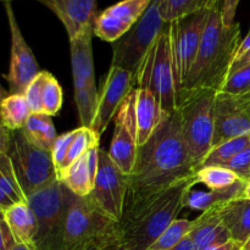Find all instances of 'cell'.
<instances>
[{
	"mask_svg": "<svg viewBox=\"0 0 250 250\" xmlns=\"http://www.w3.org/2000/svg\"><path fill=\"white\" fill-rule=\"evenodd\" d=\"M71 192L60 181L33 193L27 204L37 219L36 250H61L63 224Z\"/></svg>",
	"mask_w": 250,
	"mask_h": 250,
	"instance_id": "cell-6",
	"label": "cell"
},
{
	"mask_svg": "<svg viewBox=\"0 0 250 250\" xmlns=\"http://www.w3.org/2000/svg\"><path fill=\"white\" fill-rule=\"evenodd\" d=\"M209 12L210 10H203L168 23L177 94L197 58Z\"/></svg>",
	"mask_w": 250,
	"mask_h": 250,
	"instance_id": "cell-10",
	"label": "cell"
},
{
	"mask_svg": "<svg viewBox=\"0 0 250 250\" xmlns=\"http://www.w3.org/2000/svg\"><path fill=\"white\" fill-rule=\"evenodd\" d=\"M220 6L209 12L199 50L189 75L178 90L177 105L181 100L203 90L219 92L229 76L232 61L241 44V24L225 26Z\"/></svg>",
	"mask_w": 250,
	"mask_h": 250,
	"instance_id": "cell-2",
	"label": "cell"
},
{
	"mask_svg": "<svg viewBox=\"0 0 250 250\" xmlns=\"http://www.w3.org/2000/svg\"><path fill=\"white\" fill-rule=\"evenodd\" d=\"M117 224L107 217L90 197L71 193L66 212L61 250H90L116 241Z\"/></svg>",
	"mask_w": 250,
	"mask_h": 250,
	"instance_id": "cell-4",
	"label": "cell"
},
{
	"mask_svg": "<svg viewBox=\"0 0 250 250\" xmlns=\"http://www.w3.org/2000/svg\"><path fill=\"white\" fill-rule=\"evenodd\" d=\"M197 172L177 110L137 150L133 171L127 176L124 215L119 224L128 221L165 190Z\"/></svg>",
	"mask_w": 250,
	"mask_h": 250,
	"instance_id": "cell-1",
	"label": "cell"
},
{
	"mask_svg": "<svg viewBox=\"0 0 250 250\" xmlns=\"http://www.w3.org/2000/svg\"><path fill=\"white\" fill-rule=\"evenodd\" d=\"M93 27H89L75 38L70 39L71 63L75 92L89 85H95L94 65H93L92 37Z\"/></svg>",
	"mask_w": 250,
	"mask_h": 250,
	"instance_id": "cell-19",
	"label": "cell"
},
{
	"mask_svg": "<svg viewBox=\"0 0 250 250\" xmlns=\"http://www.w3.org/2000/svg\"><path fill=\"white\" fill-rule=\"evenodd\" d=\"M11 141V131L4 126L0 120V154H6Z\"/></svg>",
	"mask_w": 250,
	"mask_h": 250,
	"instance_id": "cell-41",
	"label": "cell"
},
{
	"mask_svg": "<svg viewBox=\"0 0 250 250\" xmlns=\"http://www.w3.org/2000/svg\"><path fill=\"white\" fill-rule=\"evenodd\" d=\"M220 215L232 241L243 248L250 238V199L241 197L226 203Z\"/></svg>",
	"mask_w": 250,
	"mask_h": 250,
	"instance_id": "cell-21",
	"label": "cell"
},
{
	"mask_svg": "<svg viewBox=\"0 0 250 250\" xmlns=\"http://www.w3.org/2000/svg\"><path fill=\"white\" fill-rule=\"evenodd\" d=\"M42 1H45V0H42Z\"/></svg>",
	"mask_w": 250,
	"mask_h": 250,
	"instance_id": "cell-50",
	"label": "cell"
},
{
	"mask_svg": "<svg viewBox=\"0 0 250 250\" xmlns=\"http://www.w3.org/2000/svg\"><path fill=\"white\" fill-rule=\"evenodd\" d=\"M4 219H5V211H4V210L0 209V221H1V220H4Z\"/></svg>",
	"mask_w": 250,
	"mask_h": 250,
	"instance_id": "cell-49",
	"label": "cell"
},
{
	"mask_svg": "<svg viewBox=\"0 0 250 250\" xmlns=\"http://www.w3.org/2000/svg\"><path fill=\"white\" fill-rule=\"evenodd\" d=\"M138 88L148 89L155 97L164 114L177 111V85L171 55L168 23L150 46L134 73Z\"/></svg>",
	"mask_w": 250,
	"mask_h": 250,
	"instance_id": "cell-5",
	"label": "cell"
},
{
	"mask_svg": "<svg viewBox=\"0 0 250 250\" xmlns=\"http://www.w3.org/2000/svg\"><path fill=\"white\" fill-rule=\"evenodd\" d=\"M12 250H34V249L29 248V247H26V246H22V244H16L15 248Z\"/></svg>",
	"mask_w": 250,
	"mask_h": 250,
	"instance_id": "cell-47",
	"label": "cell"
},
{
	"mask_svg": "<svg viewBox=\"0 0 250 250\" xmlns=\"http://www.w3.org/2000/svg\"><path fill=\"white\" fill-rule=\"evenodd\" d=\"M134 109L137 121V146H142L151 138L154 132L165 121L167 115L164 114L158 100L148 89L133 87Z\"/></svg>",
	"mask_w": 250,
	"mask_h": 250,
	"instance_id": "cell-18",
	"label": "cell"
},
{
	"mask_svg": "<svg viewBox=\"0 0 250 250\" xmlns=\"http://www.w3.org/2000/svg\"><path fill=\"white\" fill-rule=\"evenodd\" d=\"M7 95H9V93H7L6 90L1 87V84H0V103H1L2 100L7 97Z\"/></svg>",
	"mask_w": 250,
	"mask_h": 250,
	"instance_id": "cell-46",
	"label": "cell"
},
{
	"mask_svg": "<svg viewBox=\"0 0 250 250\" xmlns=\"http://www.w3.org/2000/svg\"><path fill=\"white\" fill-rule=\"evenodd\" d=\"M94 146H99V137L87 127L77 128V133H76V137L73 138L70 149H68L67 161H66V173H67L68 168L71 167L73 163H76L81 156L84 155L88 150H90Z\"/></svg>",
	"mask_w": 250,
	"mask_h": 250,
	"instance_id": "cell-31",
	"label": "cell"
},
{
	"mask_svg": "<svg viewBox=\"0 0 250 250\" xmlns=\"http://www.w3.org/2000/svg\"><path fill=\"white\" fill-rule=\"evenodd\" d=\"M4 220L17 244L36 250L34 241L37 234V219L27 202L16 203L5 210Z\"/></svg>",
	"mask_w": 250,
	"mask_h": 250,
	"instance_id": "cell-22",
	"label": "cell"
},
{
	"mask_svg": "<svg viewBox=\"0 0 250 250\" xmlns=\"http://www.w3.org/2000/svg\"><path fill=\"white\" fill-rule=\"evenodd\" d=\"M76 133H77V129H73V131L66 132V133H62L61 136H58L55 143H54L53 149H51V155H53L54 166H55L56 177H58V180L60 182L65 178L68 149H70L73 138L76 137Z\"/></svg>",
	"mask_w": 250,
	"mask_h": 250,
	"instance_id": "cell-34",
	"label": "cell"
},
{
	"mask_svg": "<svg viewBox=\"0 0 250 250\" xmlns=\"http://www.w3.org/2000/svg\"><path fill=\"white\" fill-rule=\"evenodd\" d=\"M250 146V133L244 134V136L236 137V138L229 139L224 143L219 144L216 146H212L211 150L207 154L204 160L199 165V168L210 167V166H224L225 164L229 163V160L238 155L241 151L248 148Z\"/></svg>",
	"mask_w": 250,
	"mask_h": 250,
	"instance_id": "cell-27",
	"label": "cell"
},
{
	"mask_svg": "<svg viewBox=\"0 0 250 250\" xmlns=\"http://www.w3.org/2000/svg\"><path fill=\"white\" fill-rule=\"evenodd\" d=\"M210 250H242V247L231 239V241L227 242V243L222 244V246H219V247H215V248Z\"/></svg>",
	"mask_w": 250,
	"mask_h": 250,
	"instance_id": "cell-43",
	"label": "cell"
},
{
	"mask_svg": "<svg viewBox=\"0 0 250 250\" xmlns=\"http://www.w3.org/2000/svg\"><path fill=\"white\" fill-rule=\"evenodd\" d=\"M243 198L250 199V181H249V182H247L246 189H244V193H243Z\"/></svg>",
	"mask_w": 250,
	"mask_h": 250,
	"instance_id": "cell-45",
	"label": "cell"
},
{
	"mask_svg": "<svg viewBox=\"0 0 250 250\" xmlns=\"http://www.w3.org/2000/svg\"><path fill=\"white\" fill-rule=\"evenodd\" d=\"M45 5L65 26L72 39L89 27L97 17V0H45Z\"/></svg>",
	"mask_w": 250,
	"mask_h": 250,
	"instance_id": "cell-17",
	"label": "cell"
},
{
	"mask_svg": "<svg viewBox=\"0 0 250 250\" xmlns=\"http://www.w3.org/2000/svg\"><path fill=\"white\" fill-rule=\"evenodd\" d=\"M133 87L134 73L116 66L110 67L103 81L100 90H98L97 110L90 126V129L99 138Z\"/></svg>",
	"mask_w": 250,
	"mask_h": 250,
	"instance_id": "cell-15",
	"label": "cell"
},
{
	"mask_svg": "<svg viewBox=\"0 0 250 250\" xmlns=\"http://www.w3.org/2000/svg\"><path fill=\"white\" fill-rule=\"evenodd\" d=\"M168 250H197V248H195V244L194 242H193V239L190 238V236L188 234V236L185 237L180 243L176 244L175 247H172V248Z\"/></svg>",
	"mask_w": 250,
	"mask_h": 250,
	"instance_id": "cell-42",
	"label": "cell"
},
{
	"mask_svg": "<svg viewBox=\"0 0 250 250\" xmlns=\"http://www.w3.org/2000/svg\"><path fill=\"white\" fill-rule=\"evenodd\" d=\"M46 71H41L39 75L29 83L24 90L23 95L31 107L32 114H43V104H42V93H43L44 81L46 77Z\"/></svg>",
	"mask_w": 250,
	"mask_h": 250,
	"instance_id": "cell-36",
	"label": "cell"
},
{
	"mask_svg": "<svg viewBox=\"0 0 250 250\" xmlns=\"http://www.w3.org/2000/svg\"><path fill=\"white\" fill-rule=\"evenodd\" d=\"M241 0H221V6H220V11H221V19L225 26L229 27L234 24V17H236L237 7Z\"/></svg>",
	"mask_w": 250,
	"mask_h": 250,
	"instance_id": "cell-39",
	"label": "cell"
},
{
	"mask_svg": "<svg viewBox=\"0 0 250 250\" xmlns=\"http://www.w3.org/2000/svg\"><path fill=\"white\" fill-rule=\"evenodd\" d=\"M151 0H122L97 15L93 33L102 41H119L137 23Z\"/></svg>",
	"mask_w": 250,
	"mask_h": 250,
	"instance_id": "cell-16",
	"label": "cell"
},
{
	"mask_svg": "<svg viewBox=\"0 0 250 250\" xmlns=\"http://www.w3.org/2000/svg\"><path fill=\"white\" fill-rule=\"evenodd\" d=\"M222 167H226L236 173L241 180L249 182L250 181V146L243 151L234 156L232 160L225 164Z\"/></svg>",
	"mask_w": 250,
	"mask_h": 250,
	"instance_id": "cell-37",
	"label": "cell"
},
{
	"mask_svg": "<svg viewBox=\"0 0 250 250\" xmlns=\"http://www.w3.org/2000/svg\"><path fill=\"white\" fill-rule=\"evenodd\" d=\"M248 63H250V31L246 36V38L241 42L238 49H237L229 75L231 72H233V71L248 65Z\"/></svg>",
	"mask_w": 250,
	"mask_h": 250,
	"instance_id": "cell-38",
	"label": "cell"
},
{
	"mask_svg": "<svg viewBox=\"0 0 250 250\" xmlns=\"http://www.w3.org/2000/svg\"><path fill=\"white\" fill-rule=\"evenodd\" d=\"M90 250H114V242H107V243L99 244Z\"/></svg>",
	"mask_w": 250,
	"mask_h": 250,
	"instance_id": "cell-44",
	"label": "cell"
},
{
	"mask_svg": "<svg viewBox=\"0 0 250 250\" xmlns=\"http://www.w3.org/2000/svg\"><path fill=\"white\" fill-rule=\"evenodd\" d=\"M212 146L250 133V94L216 92L214 99Z\"/></svg>",
	"mask_w": 250,
	"mask_h": 250,
	"instance_id": "cell-12",
	"label": "cell"
},
{
	"mask_svg": "<svg viewBox=\"0 0 250 250\" xmlns=\"http://www.w3.org/2000/svg\"><path fill=\"white\" fill-rule=\"evenodd\" d=\"M21 131L32 144L49 151L58 138L51 116L46 114H32Z\"/></svg>",
	"mask_w": 250,
	"mask_h": 250,
	"instance_id": "cell-23",
	"label": "cell"
},
{
	"mask_svg": "<svg viewBox=\"0 0 250 250\" xmlns=\"http://www.w3.org/2000/svg\"><path fill=\"white\" fill-rule=\"evenodd\" d=\"M163 0H151L137 23L112 43L111 66L136 73L139 63L166 26L161 14Z\"/></svg>",
	"mask_w": 250,
	"mask_h": 250,
	"instance_id": "cell-9",
	"label": "cell"
},
{
	"mask_svg": "<svg viewBox=\"0 0 250 250\" xmlns=\"http://www.w3.org/2000/svg\"><path fill=\"white\" fill-rule=\"evenodd\" d=\"M10 33H11V58L9 73L5 76L9 83L10 94H23L29 83L39 75V66L31 48L24 41L23 34L17 23L11 2L5 4Z\"/></svg>",
	"mask_w": 250,
	"mask_h": 250,
	"instance_id": "cell-14",
	"label": "cell"
},
{
	"mask_svg": "<svg viewBox=\"0 0 250 250\" xmlns=\"http://www.w3.org/2000/svg\"><path fill=\"white\" fill-rule=\"evenodd\" d=\"M221 0H163L161 14L166 23L203 10H211Z\"/></svg>",
	"mask_w": 250,
	"mask_h": 250,
	"instance_id": "cell-28",
	"label": "cell"
},
{
	"mask_svg": "<svg viewBox=\"0 0 250 250\" xmlns=\"http://www.w3.org/2000/svg\"><path fill=\"white\" fill-rule=\"evenodd\" d=\"M99 146H94L71 165L61 182L77 197H88L92 193L99 167Z\"/></svg>",
	"mask_w": 250,
	"mask_h": 250,
	"instance_id": "cell-20",
	"label": "cell"
},
{
	"mask_svg": "<svg viewBox=\"0 0 250 250\" xmlns=\"http://www.w3.org/2000/svg\"><path fill=\"white\" fill-rule=\"evenodd\" d=\"M32 115L31 107L23 94H10L0 103V120L10 131L23 128Z\"/></svg>",
	"mask_w": 250,
	"mask_h": 250,
	"instance_id": "cell-25",
	"label": "cell"
},
{
	"mask_svg": "<svg viewBox=\"0 0 250 250\" xmlns=\"http://www.w3.org/2000/svg\"><path fill=\"white\" fill-rule=\"evenodd\" d=\"M242 250H250V238L248 239V242H247V243L244 244L243 248H242Z\"/></svg>",
	"mask_w": 250,
	"mask_h": 250,
	"instance_id": "cell-48",
	"label": "cell"
},
{
	"mask_svg": "<svg viewBox=\"0 0 250 250\" xmlns=\"http://www.w3.org/2000/svg\"><path fill=\"white\" fill-rule=\"evenodd\" d=\"M126 192L127 176L117 167L109 154L100 149L99 167L90 199L112 221L120 222L124 215Z\"/></svg>",
	"mask_w": 250,
	"mask_h": 250,
	"instance_id": "cell-11",
	"label": "cell"
},
{
	"mask_svg": "<svg viewBox=\"0 0 250 250\" xmlns=\"http://www.w3.org/2000/svg\"><path fill=\"white\" fill-rule=\"evenodd\" d=\"M133 89V88H132ZM137 121L133 92H129L115 115V129L109 156L126 176L133 171L137 158Z\"/></svg>",
	"mask_w": 250,
	"mask_h": 250,
	"instance_id": "cell-13",
	"label": "cell"
},
{
	"mask_svg": "<svg viewBox=\"0 0 250 250\" xmlns=\"http://www.w3.org/2000/svg\"><path fill=\"white\" fill-rule=\"evenodd\" d=\"M215 94L216 92L212 90H203L181 100L177 105L182 134L197 168L212 148Z\"/></svg>",
	"mask_w": 250,
	"mask_h": 250,
	"instance_id": "cell-8",
	"label": "cell"
},
{
	"mask_svg": "<svg viewBox=\"0 0 250 250\" xmlns=\"http://www.w3.org/2000/svg\"><path fill=\"white\" fill-rule=\"evenodd\" d=\"M246 186V181H242L238 185L224 190H209V192H204V190L192 192L190 190V193L188 194L187 207L205 211L207 209L215 207V205L224 204V203H229L231 200L237 199V198L243 197Z\"/></svg>",
	"mask_w": 250,
	"mask_h": 250,
	"instance_id": "cell-26",
	"label": "cell"
},
{
	"mask_svg": "<svg viewBox=\"0 0 250 250\" xmlns=\"http://www.w3.org/2000/svg\"><path fill=\"white\" fill-rule=\"evenodd\" d=\"M97 85H89V87H85L75 92V102L77 105L81 127L90 128V126H92L95 110H97Z\"/></svg>",
	"mask_w": 250,
	"mask_h": 250,
	"instance_id": "cell-32",
	"label": "cell"
},
{
	"mask_svg": "<svg viewBox=\"0 0 250 250\" xmlns=\"http://www.w3.org/2000/svg\"><path fill=\"white\" fill-rule=\"evenodd\" d=\"M27 202L19 185L7 154H0V209L7 210L16 203Z\"/></svg>",
	"mask_w": 250,
	"mask_h": 250,
	"instance_id": "cell-24",
	"label": "cell"
},
{
	"mask_svg": "<svg viewBox=\"0 0 250 250\" xmlns=\"http://www.w3.org/2000/svg\"><path fill=\"white\" fill-rule=\"evenodd\" d=\"M219 92L233 95L250 94V63L229 73Z\"/></svg>",
	"mask_w": 250,
	"mask_h": 250,
	"instance_id": "cell-35",
	"label": "cell"
},
{
	"mask_svg": "<svg viewBox=\"0 0 250 250\" xmlns=\"http://www.w3.org/2000/svg\"><path fill=\"white\" fill-rule=\"evenodd\" d=\"M42 104H43V114L49 115V116L58 114L62 106V89L56 78L50 72L46 73L45 81H44Z\"/></svg>",
	"mask_w": 250,
	"mask_h": 250,
	"instance_id": "cell-33",
	"label": "cell"
},
{
	"mask_svg": "<svg viewBox=\"0 0 250 250\" xmlns=\"http://www.w3.org/2000/svg\"><path fill=\"white\" fill-rule=\"evenodd\" d=\"M16 244L6 221L1 220L0 221V250H12Z\"/></svg>",
	"mask_w": 250,
	"mask_h": 250,
	"instance_id": "cell-40",
	"label": "cell"
},
{
	"mask_svg": "<svg viewBox=\"0 0 250 250\" xmlns=\"http://www.w3.org/2000/svg\"><path fill=\"white\" fill-rule=\"evenodd\" d=\"M193 221L185 219H177L160 234L148 250H168L180 243L185 237L189 234Z\"/></svg>",
	"mask_w": 250,
	"mask_h": 250,
	"instance_id": "cell-30",
	"label": "cell"
},
{
	"mask_svg": "<svg viewBox=\"0 0 250 250\" xmlns=\"http://www.w3.org/2000/svg\"><path fill=\"white\" fill-rule=\"evenodd\" d=\"M6 154L26 198L59 181L51 151L32 144L21 129L11 132Z\"/></svg>",
	"mask_w": 250,
	"mask_h": 250,
	"instance_id": "cell-7",
	"label": "cell"
},
{
	"mask_svg": "<svg viewBox=\"0 0 250 250\" xmlns=\"http://www.w3.org/2000/svg\"><path fill=\"white\" fill-rule=\"evenodd\" d=\"M197 173L180 181L149 203L136 216L117 224L114 250H148L187 207L188 194L197 185Z\"/></svg>",
	"mask_w": 250,
	"mask_h": 250,
	"instance_id": "cell-3",
	"label": "cell"
},
{
	"mask_svg": "<svg viewBox=\"0 0 250 250\" xmlns=\"http://www.w3.org/2000/svg\"><path fill=\"white\" fill-rule=\"evenodd\" d=\"M242 181L236 173L222 166L203 167L197 172V182L205 185L210 190L229 189Z\"/></svg>",
	"mask_w": 250,
	"mask_h": 250,
	"instance_id": "cell-29",
	"label": "cell"
}]
</instances>
